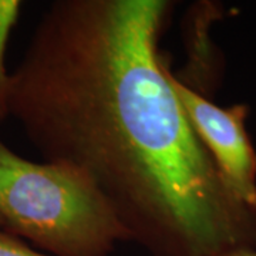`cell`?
I'll return each mask as SVG.
<instances>
[{
	"instance_id": "cell-1",
	"label": "cell",
	"mask_w": 256,
	"mask_h": 256,
	"mask_svg": "<svg viewBox=\"0 0 256 256\" xmlns=\"http://www.w3.org/2000/svg\"><path fill=\"white\" fill-rule=\"evenodd\" d=\"M170 0H57L12 73L10 117L44 161L80 168L151 256L256 249V208L196 137L158 42Z\"/></svg>"
},
{
	"instance_id": "cell-2",
	"label": "cell",
	"mask_w": 256,
	"mask_h": 256,
	"mask_svg": "<svg viewBox=\"0 0 256 256\" xmlns=\"http://www.w3.org/2000/svg\"><path fill=\"white\" fill-rule=\"evenodd\" d=\"M2 229L50 256H110L127 229L80 168L34 162L0 140Z\"/></svg>"
},
{
	"instance_id": "cell-3",
	"label": "cell",
	"mask_w": 256,
	"mask_h": 256,
	"mask_svg": "<svg viewBox=\"0 0 256 256\" xmlns=\"http://www.w3.org/2000/svg\"><path fill=\"white\" fill-rule=\"evenodd\" d=\"M171 84L224 180L242 201L256 208V150L246 128L249 106H218L176 82L172 72Z\"/></svg>"
},
{
	"instance_id": "cell-4",
	"label": "cell",
	"mask_w": 256,
	"mask_h": 256,
	"mask_svg": "<svg viewBox=\"0 0 256 256\" xmlns=\"http://www.w3.org/2000/svg\"><path fill=\"white\" fill-rule=\"evenodd\" d=\"M224 16V8L214 2H196L185 12L182 40L186 60L174 77L186 88L210 98L222 82L224 56L210 37V28Z\"/></svg>"
},
{
	"instance_id": "cell-5",
	"label": "cell",
	"mask_w": 256,
	"mask_h": 256,
	"mask_svg": "<svg viewBox=\"0 0 256 256\" xmlns=\"http://www.w3.org/2000/svg\"><path fill=\"white\" fill-rule=\"evenodd\" d=\"M22 4L18 0H0V126L10 117L12 73L6 67V50L10 33L20 16Z\"/></svg>"
},
{
	"instance_id": "cell-6",
	"label": "cell",
	"mask_w": 256,
	"mask_h": 256,
	"mask_svg": "<svg viewBox=\"0 0 256 256\" xmlns=\"http://www.w3.org/2000/svg\"><path fill=\"white\" fill-rule=\"evenodd\" d=\"M0 256H50L0 229Z\"/></svg>"
},
{
	"instance_id": "cell-7",
	"label": "cell",
	"mask_w": 256,
	"mask_h": 256,
	"mask_svg": "<svg viewBox=\"0 0 256 256\" xmlns=\"http://www.w3.org/2000/svg\"><path fill=\"white\" fill-rule=\"evenodd\" d=\"M220 256H256V249L255 248H244V249H236V250H232V252H228V254Z\"/></svg>"
},
{
	"instance_id": "cell-8",
	"label": "cell",
	"mask_w": 256,
	"mask_h": 256,
	"mask_svg": "<svg viewBox=\"0 0 256 256\" xmlns=\"http://www.w3.org/2000/svg\"><path fill=\"white\" fill-rule=\"evenodd\" d=\"M0 229H2V220H0Z\"/></svg>"
}]
</instances>
